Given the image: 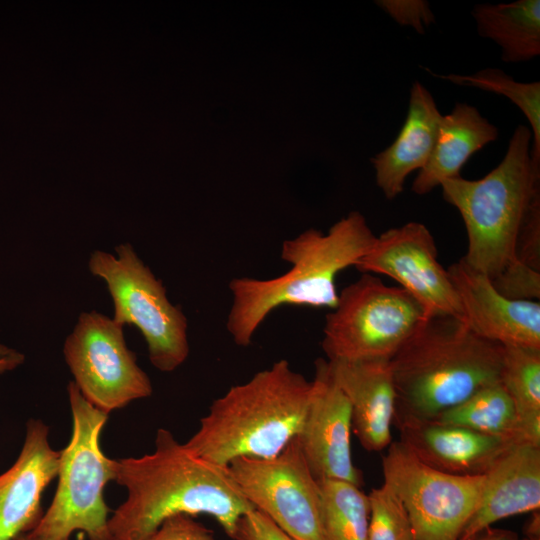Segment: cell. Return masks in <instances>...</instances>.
I'll list each match as a JSON object with an SVG mask.
<instances>
[{
	"label": "cell",
	"mask_w": 540,
	"mask_h": 540,
	"mask_svg": "<svg viewBox=\"0 0 540 540\" xmlns=\"http://www.w3.org/2000/svg\"><path fill=\"white\" fill-rule=\"evenodd\" d=\"M384 482L401 500L414 540H459L475 511L484 475L457 476L428 467L399 441L382 458Z\"/></svg>",
	"instance_id": "obj_10"
},
{
	"label": "cell",
	"mask_w": 540,
	"mask_h": 540,
	"mask_svg": "<svg viewBox=\"0 0 540 540\" xmlns=\"http://www.w3.org/2000/svg\"><path fill=\"white\" fill-rule=\"evenodd\" d=\"M441 116L431 93L415 81L400 132L389 147L371 159L376 183L387 199L396 198L403 191L407 176L428 162Z\"/></svg>",
	"instance_id": "obj_19"
},
{
	"label": "cell",
	"mask_w": 540,
	"mask_h": 540,
	"mask_svg": "<svg viewBox=\"0 0 540 540\" xmlns=\"http://www.w3.org/2000/svg\"><path fill=\"white\" fill-rule=\"evenodd\" d=\"M522 444L514 403L500 382L488 385L433 419Z\"/></svg>",
	"instance_id": "obj_23"
},
{
	"label": "cell",
	"mask_w": 540,
	"mask_h": 540,
	"mask_svg": "<svg viewBox=\"0 0 540 540\" xmlns=\"http://www.w3.org/2000/svg\"><path fill=\"white\" fill-rule=\"evenodd\" d=\"M63 354L82 396L107 415L153 392L150 378L127 347L123 326L102 313L80 314Z\"/></svg>",
	"instance_id": "obj_9"
},
{
	"label": "cell",
	"mask_w": 540,
	"mask_h": 540,
	"mask_svg": "<svg viewBox=\"0 0 540 540\" xmlns=\"http://www.w3.org/2000/svg\"><path fill=\"white\" fill-rule=\"evenodd\" d=\"M481 37L501 47L507 63L529 61L540 54V1L477 4L472 10Z\"/></svg>",
	"instance_id": "obj_21"
},
{
	"label": "cell",
	"mask_w": 540,
	"mask_h": 540,
	"mask_svg": "<svg viewBox=\"0 0 540 540\" xmlns=\"http://www.w3.org/2000/svg\"><path fill=\"white\" fill-rule=\"evenodd\" d=\"M376 4L389 14L397 23L409 25L418 33L425 32L424 27L435 22L429 4L422 0H381Z\"/></svg>",
	"instance_id": "obj_29"
},
{
	"label": "cell",
	"mask_w": 540,
	"mask_h": 540,
	"mask_svg": "<svg viewBox=\"0 0 540 540\" xmlns=\"http://www.w3.org/2000/svg\"><path fill=\"white\" fill-rule=\"evenodd\" d=\"M440 78L462 86L476 87L507 97L528 119L533 144L532 161L540 167V82L522 83L496 68H485L471 75L448 74Z\"/></svg>",
	"instance_id": "obj_25"
},
{
	"label": "cell",
	"mask_w": 540,
	"mask_h": 540,
	"mask_svg": "<svg viewBox=\"0 0 540 540\" xmlns=\"http://www.w3.org/2000/svg\"><path fill=\"white\" fill-rule=\"evenodd\" d=\"M503 350L473 333L459 317L424 318L391 358L394 421L433 419L500 382Z\"/></svg>",
	"instance_id": "obj_3"
},
{
	"label": "cell",
	"mask_w": 540,
	"mask_h": 540,
	"mask_svg": "<svg viewBox=\"0 0 540 540\" xmlns=\"http://www.w3.org/2000/svg\"><path fill=\"white\" fill-rule=\"evenodd\" d=\"M375 239L364 216L353 211L327 234L311 228L284 241L281 258L290 264L284 274L270 279L233 278L229 283L232 304L226 328L234 343L250 345L267 316L280 306L334 309L339 296L337 275L355 266Z\"/></svg>",
	"instance_id": "obj_2"
},
{
	"label": "cell",
	"mask_w": 540,
	"mask_h": 540,
	"mask_svg": "<svg viewBox=\"0 0 540 540\" xmlns=\"http://www.w3.org/2000/svg\"><path fill=\"white\" fill-rule=\"evenodd\" d=\"M154 443L150 454L116 460L114 481L127 498L109 517L110 540H144L178 514L210 515L232 538L238 520L255 508L227 467L195 456L164 428Z\"/></svg>",
	"instance_id": "obj_1"
},
{
	"label": "cell",
	"mask_w": 540,
	"mask_h": 540,
	"mask_svg": "<svg viewBox=\"0 0 540 540\" xmlns=\"http://www.w3.org/2000/svg\"><path fill=\"white\" fill-rule=\"evenodd\" d=\"M473 540H519L516 533L503 530L488 528L476 536Z\"/></svg>",
	"instance_id": "obj_33"
},
{
	"label": "cell",
	"mask_w": 540,
	"mask_h": 540,
	"mask_svg": "<svg viewBox=\"0 0 540 540\" xmlns=\"http://www.w3.org/2000/svg\"><path fill=\"white\" fill-rule=\"evenodd\" d=\"M67 391L72 434L60 451L57 489L50 506L28 533L38 540H69L74 531H82L88 540H110V509L104 488L115 480L116 460L108 458L100 446L108 415L92 406L73 381Z\"/></svg>",
	"instance_id": "obj_6"
},
{
	"label": "cell",
	"mask_w": 540,
	"mask_h": 540,
	"mask_svg": "<svg viewBox=\"0 0 540 540\" xmlns=\"http://www.w3.org/2000/svg\"><path fill=\"white\" fill-rule=\"evenodd\" d=\"M368 500V540H414L406 509L387 484L372 489Z\"/></svg>",
	"instance_id": "obj_26"
},
{
	"label": "cell",
	"mask_w": 540,
	"mask_h": 540,
	"mask_svg": "<svg viewBox=\"0 0 540 540\" xmlns=\"http://www.w3.org/2000/svg\"><path fill=\"white\" fill-rule=\"evenodd\" d=\"M461 319L479 337L503 346L540 350V303L510 299L491 280L459 260L447 269Z\"/></svg>",
	"instance_id": "obj_14"
},
{
	"label": "cell",
	"mask_w": 540,
	"mask_h": 540,
	"mask_svg": "<svg viewBox=\"0 0 540 540\" xmlns=\"http://www.w3.org/2000/svg\"><path fill=\"white\" fill-rule=\"evenodd\" d=\"M15 540H38L35 537L31 536L28 532L20 534Z\"/></svg>",
	"instance_id": "obj_34"
},
{
	"label": "cell",
	"mask_w": 540,
	"mask_h": 540,
	"mask_svg": "<svg viewBox=\"0 0 540 540\" xmlns=\"http://www.w3.org/2000/svg\"><path fill=\"white\" fill-rule=\"evenodd\" d=\"M24 360L23 353L0 343V374L16 369Z\"/></svg>",
	"instance_id": "obj_32"
},
{
	"label": "cell",
	"mask_w": 540,
	"mask_h": 540,
	"mask_svg": "<svg viewBox=\"0 0 540 540\" xmlns=\"http://www.w3.org/2000/svg\"><path fill=\"white\" fill-rule=\"evenodd\" d=\"M324 540H368L370 507L361 487L344 481H318Z\"/></svg>",
	"instance_id": "obj_24"
},
{
	"label": "cell",
	"mask_w": 540,
	"mask_h": 540,
	"mask_svg": "<svg viewBox=\"0 0 540 540\" xmlns=\"http://www.w3.org/2000/svg\"><path fill=\"white\" fill-rule=\"evenodd\" d=\"M354 267L362 273L382 274L397 281L421 306L424 318H461L459 299L447 269L438 261L434 237L420 222L383 232Z\"/></svg>",
	"instance_id": "obj_12"
},
{
	"label": "cell",
	"mask_w": 540,
	"mask_h": 540,
	"mask_svg": "<svg viewBox=\"0 0 540 540\" xmlns=\"http://www.w3.org/2000/svg\"><path fill=\"white\" fill-rule=\"evenodd\" d=\"M144 540H215L213 533L194 516L178 514L166 519Z\"/></svg>",
	"instance_id": "obj_30"
},
{
	"label": "cell",
	"mask_w": 540,
	"mask_h": 540,
	"mask_svg": "<svg viewBox=\"0 0 540 540\" xmlns=\"http://www.w3.org/2000/svg\"><path fill=\"white\" fill-rule=\"evenodd\" d=\"M399 442L419 461L457 476L485 475L498 457L515 443L499 436L434 420L399 419Z\"/></svg>",
	"instance_id": "obj_16"
},
{
	"label": "cell",
	"mask_w": 540,
	"mask_h": 540,
	"mask_svg": "<svg viewBox=\"0 0 540 540\" xmlns=\"http://www.w3.org/2000/svg\"><path fill=\"white\" fill-rule=\"evenodd\" d=\"M532 132L519 125L502 161L477 180L461 176L441 183L443 198L460 213L468 236L461 259L491 281L518 261L515 246L521 224L540 193V167L531 157Z\"/></svg>",
	"instance_id": "obj_5"
},
{
	"label": "cell",
	"mask_w": 540,
	"mask_h": 540,
	"mask_svg": "<svg viewBox=\"0 0 540 540\" xmlns=\"http://www.w3.org/2000/svg\"><path fill=\"white\" fill-rule=\"evenodd\" d=\"M495 289L510 299L539 301L540 272L517 262L491 281Z\"/></svg>",
	"instance_id": "obj_28"
},
{
	"label": "cell",
	"mask_w": 540,
	"mask_h": 540,
	"mask_svg": "<svg viewBox=\"0 0 540 540\" xmlns=\"http://www.w3.org/2000/svg\"><path fill=\"white\" fill-rule=\"evenodd\" d=\"M500 383L514 403L521 443L540 446V350L504 346Z\"/></svg>",
	"instance_id": "obj_22"
},
{
	"label": "cell",
	"mask_w": 540,
	"mask_h": 540,
	"mask_svg": "<svg viewBox=\"0 0 540 540\" xmlns=\"http://www.w3.org/2000/svg\"><path fill=\"white\" fill-rule=\"evenodd\" d=\"M311 394L312 381L281 359L215 399L184 444L222 467L241 457L273 458L299 433Z\"/></svg>",
	"instance_id": "obj_4"
},
{
	"label": "cell",
	"mask_w": 540,
	"mask_h": 540,
	"mask_svg": "<svg viewBox=\"0 0 540 540\" xmlns=\"http://www.w3.org/2000/svg\"><path fill=\"white\" fill-rule=\"evenodd\" d=\"M540 507V446L514 444L484 475L479 503L459 540H473L492 524Z\"/></svg>",
	"instance_id": "obj_18"
},
{
	"label": "cell",
	"mask_w": 540,
	"mask_h": 540,
	"mask_svg": "<svg viewBox=\"0 0 540 540\" xmlns=\"http://www.w3.org/2000/svg\"><path fill=\"white\" fill-rule=\"evenodd\" d=\"M327 362L334 382L350 404L352 430L362 447L367 451L387 448L392 443L396 410L391 359Z\"/></svg>",
	"instance_id": "obj_17"
},
{
	"label": "cell",
	"mask_w": 540,
	"mask_h": 540,
	"mask_svg": "<svg viewBox=\"0 0 540 540\" xmlns=\"http://www.w3.org/2000/svg\"><path fill=\"white\" fill-rule=\"evenodd\" d=\"M351 407L334 382L326 359L315 361L312 394L296 436L317 481L337 480L361 487L363 478L351 452Z\"/></svg>",
	"instance_id": "obj_13"
},
{
	"label": "cell",
	"mask_w": 540,
	"mask_h": 540,
	"mask_svg": "<svg viewBox=\"0 0 540 540\" xmlns=\"http://www.w3.org/2000/svg\"><path fill=\"white\" fill-rule=\"evenodd\" d=\"M49 428L38 419L26 423L22 449L0 474V540H15L41 519V497L57 477L60 451L48 440Z\"/></svg>",
	"instance_id": "obj_15"
},
{
	"label": "cell",
	"mask_w": 540,
	"mask_h": 540,
	"mask_svg": "<svg viewBox=\"0 0 540 540\" xmlns=\"http://www.w3.org/2000/svg\"><path fill=\"white\" fill-rule=\"evenodd\" d=\"M234 540H294L267 516L253 509L245 513L237 522Z\"/></svg>",
	"instance_id": "obj_31"
},
{
	"label": "cell",
	"mask_w": 540,
	"mask_h": 540,
	"mask_svg": "<svg viewBox=\"0 0 540 540\" xmlns=\"http://www.w3.org/2000/svg\"><path fill=\"white\" fill-rule=\"evenodd\" d=\"M332 310L321 342L329 361L391 359L424 319L407 291L369 273L347 285Z\"/></svg>",
	"instance_id": "obj_8"
},
{
	"label": "cell",
	"mask_w": 540,
	"mask_h": 540,
	"mask_svg": "<svg viewBox=\"0 0 540 540\" xmlns=\"http://www.w3.org/2000/svg\"><path fill=\"white\" fill-rule=\"evenodd\" d=\"M519 263L540 272V193L531 202L515 246Z\"/></svg>",
	"instance_id": "obj_27"
},
{
	"label": "cell",
	"mask_w": 540,
	"mask_h": 540,
	"mask_svg": "<svg viewBox=\"0 0 540 540\" xmlns=\"http://www.w3.org/2000/svg\"><path fill=\"white\" fill-rule=\"evenodd\" d=\"M227 469L244 498L294 540H324L322 498L296 437L269 459L241 457Z\"/></svg>",
	"instance_id": "obj_11"
},
{
	"label": "cell",
	"mask_w": 540,
	"mask_h": 540,
	"mask_svg": "<svg viewBox=\"0 0 540 540\" xmlns=\"http://www.w3.org/2000/svg\"><path fill=\"white\" fill-rule=\"evenodd\" d=\"M497 138V127L476 107L456 103L449 114L441 116L431 155L413 181L412 191L424 195L444 180L460 176L467 160Z\"/></svg>",
	"instance_id": "obj_20"
},
{
	"label": "cell",
	"mask_w": 540,
	"mask_h": 540,
	"mask_svg": "<svg viewBox=\"0 0 540 540\" xmlns=\"http://www.w3.org/2000/svg\"><path fill=\"white\" fill-rule=\"evenodd\" d=\"M525 540H539V539L526 538Z\"/></svg>",
	"instance_id": "obj_35"
},
{
	"label": "cell",
	"mask_w": 540,
	"mask_h": 540,
	"mask_svg": "<svg viewBox=\"0 0 540 540\" xmlns=\"http://www.w3.org/2000/svg\"><path fill=\"white\" fill-rule=\"evenodd\" d=\"M116 255L101 250L91 253L88 266L101 278L111 295L118 324L134 325L142 333L149 360L162 372H172L188 358V322L166 289L138 257L130 244L115 247Z\"/></svg>",
	"instance_id": "obj_7"
}]
</instances>
